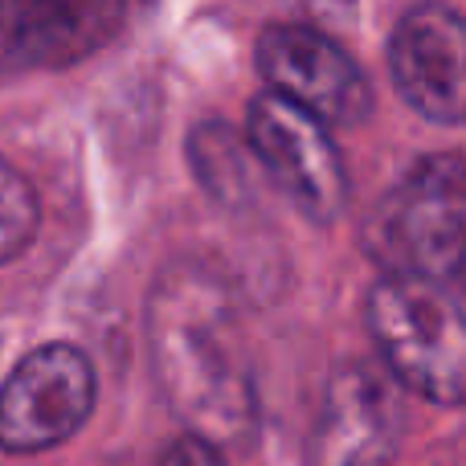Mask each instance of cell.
<instances>
[{"label":"cell","mask_w":466,"mask_h":466,"mask_svg":"<svg viewBox=\"0 0 466 466\" xmlns=\"http://www.w3.org/2000/svg\"><path fill=\"white\" fill-rule=\"evenodd\" d=\"M147 356L164 401L188 434L213 446L246 442L258 385L229 282L213 266L177 262L147 295Z\"/></svg>","instance_id":"cell-1"},{"label":"cell","mask_w":466,"mask_h":466,"mask_svg":"<svg viewBox=\"0 0 466 466\" xmlns=\"http://www.w3.org/2000/svg\"><path fill=\"white\" fill-rule=\"evenodd\" d=\"M364 315L389 372L410 393L434 405H466V311L442 282L389 270Z\"/></svg>","instance_id":"cell-2"},{"label":"cell","mask_w":466,"mask_h":466,"mask_svg":"<svg viewBox=\"0 0 466 466\" xmlns=\"http://www.w3.org/2000/svg\"><path fill=\"white\" fill-rule=\"evenodd\" d=\"M372 249L393 274L466 287V160H421L377 213Z\"/></svg>","instance_id":"cell-3"},{"label":"cell","mask_w":466,"mask_h":466,"mask_svg":"<svg viewBox=\"0 0 466 466\" xmlns=\"http://www.w3.org/2000/svg\"><path fill=\"white\" fill-rule=\"evenodd\" d=\"M95 413V369L74 344H46L0 385V451L37 454L74 438Z\"/></svg>","instance_id":"cell-4"},{"label":"cell","mask_w":466,"mask_h":466,"mask_svg":"<svg viewBox=\"0 0 466 466\" xmlns=\"http://www.w3.org/2000/svg\"><path fill=\"white\" fill-rule=\"evenodd\" d=\"M246 136L258 164L311 221L328 226L344 213L348 172L336 139L319 119L266 90L246 111Z\"/></svg>","instance_id":"cell-5"},{"label":"cell","mask_w":466,"mask_h":466,"mask_svg":"<svg viewBox=\"0 0 466 466\" xmlns=\"http://www.w3.org/2000/svg\"><path fill=\"white\" fill-rule=\"evenodd\" d=\"M258 70L270 95L295 103L323 127H356L372 111V90L360 66L307 25H270L258 37Z\"/></svg>","instance_id":"cell-6"},{"label":"cell","mask_w":466,"mask_h":466,"mask_svg":"<svg viewBox=\"0 0 466 466\" xmlns=\"http://www.w3.org/2000/svg\"><path fill=\"white\" fill-rule=\"evenodd\" d=\"M397 442L401 405L389 380L369 364H339L307 438V466H393Z\"/></svg>","instance_id":"cell-7"},{"label":"cell","mask_w":466,"mask_h":466,"mask_svg":"<svg viewBox=\"0 0 466 466\" xmlns=\"http://www.w3.org/2000/svg\"><path fill=\"white\" fill-rule=\"evenodd\" d=\"M389 70L401 98L430 123H466V21L418 5L389 37Z\"/></svg>","instance_id":"cell-8"},{"label":"cell","mask_w":466,"mask_h":466,"mask_svg":"<svg viewBox=\"0 0 466 466\" xmlns=\"http://www.w3.org/2000/svg\"><path fill=\"white\" fill-rule=\"evenodd\" d=\"M123 21L106 0H5L0 5V74L57 70L82 62L115 37Z\"/></svg>","instance_id":"cell-9"},{"label":"cell","mask_w":466,"mask_h":466,"mask_svg":"<svg viewBox=\"0 0 466 466\" xmlns=\"http://www.w3.org/2000/svg\"><path fill=\"white\" fill-rule=\"evenodd\" d=\"M193 168L197 180L221 201H241L249 188V168L241 164V147L221 123H205L193 131Z\"/></svg>","instance_id":"cell-10"},{"label":"cell","mask_w":466,"mask_h":466,"mask_svg":"<svg viewBox=\"0 0 466 466\" xmlns=\"http://www.w3.org/2000/svg\"><path fill=\"white\" fill-rule=\"evenodd\" d=\"M41 205L33 185L0 156V266L21 258L37 238Z\"/></svg>","instance_id":"cell-11"},{"label":"cell","mask_w":466,"mask_h":466,"mask_svg":"<svg viewBox=\"0 0 466 466\" xmlns=\"http://www.w3.org/2000/svg\"><path fill=\"white\" fill-rule=\"evenodd\" d=\"M156 466H229V462H226V454H221V446L205 442V438H197V434H180L164 446Z\"/></svg>","instance_id":"cell-12"}]
</instances>
